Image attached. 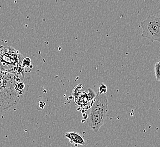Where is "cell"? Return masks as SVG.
Instances as JSON below:
<instances>
[{
  "instance_id": "1",
  "label": "cell",
  "mask_w": 160,
  "mask_h": 147,
  "mask_svg": "<svg viewBox=\"0 0 160 147\" xmlns=\"http://www.w3.org/2000/svg\"><path fill=\"white\" fill-rule=\"evenodd\" d=\"M22 80L17 75L0 70V112L6 111L18 103L22 93L17 85Z\"/></svg>"
},
{
  "instance_id": "2",
  "label": "cell",
  "mask_w": 160,
  "mask_h": 147,
  "mask_svg": "<svg viewBox=\"0 0 160 147\" xmlns=\"http://www.w3.org/2000/svg\"><path fill=\"white\" fill-rule=\"evenodd\" d=\"M108 101L106 94L98 93L92 105L83 113V119L94 132H98L104 124L108 113Z\"/></svg>"
},
{
  "instance_id": "3",
  "label": "cell",
  "mask_w": 160,
  "mask_h": 147,
  "mask_svg": "<svg viewBox=\"0 0 160 147\" xmlns=\"http://www.w3.org/2000/svg\"><path fill=\"white\" fill-rule=\"evenodd\" d=\"M23 56L11 46L0 47V70L14 74L24 78L25 68L22 64Z\"/></svg>"
},
{
  "instance_id": "4",
  "label": "cell",
  "mask_w": 160,
  "mask_h": 147,
  "mask_svg": "<svg viewBox=\"0 0 160 147\" xmlns=\"http://www.w3.org/2000/svg\"><path fill=\"white\" fill-rule=\"evenodd\" d=\"M142 30V36L147 38L152 43L160 41V20L158 17L150 16L140 23Z\"/></svg>"
},
{
  "instance_id": "5",
  "label": "cell",
  "mask_w": 160,
  "mask_h": 147,
  "mask_svg": "<svg viewBox=\"0 0 160 147\" xmlns=\"http://www.w3.org/2000/svg\"><path fill=\"white\" fill-rule=\"evenodd\" d=\"M72 96L74 97L75 104L78 107H85L90 102L89 100L88 93L84 91L81 84L77 85L74 88L72 92Z\"/></svg>"
},
{
  "instance_id": "6",
  "label": "cell",
  "mask_w": 160,
  "mask_h": 147,
  "mask_svg": "<svg viewBox=\"0 0 160 147\" xmlns=\"http://www.w3.org/2000/svg\"><path fill=\"white\" fill-rule=\"evenodd\" d=\"M65 137L68 139L71 143L76 145H84L86 144V142L81 135L77 132H67L65 134Z\"/></svg>"
},
{
  "instance_id": "7",
  "label": "cell",
  "mask_w": 160,
  "mask_h": 147,
  "mask_svg": "<svg viewBox=\"0 0 160 147\" xmlns=\"http://www.w3.org/2000/svg\"><path fill=\"white\" fill-rule=\"evenodd\" d=\"M160 62H157L154 65V74L156 80L158 82H160Z\"/></svg>"
},
{
  "instance_id": "8",
  "label": "cell",
  "mask_w": 160,
  "mask_h": 147,
  "mask_svg": "<svg viewBox=\"0 0 160 147\" xmlns=\"http://www.w3.org/2000/svg\"><path fill=\"white\" fill-rule=\"evenodd\" d=\"M87 93H88V98H89L90 102H92L94 98H96V96H97L96 92H94L92 89H91L90 88L88 89Z\"/></svg>"
},
{
  "instance_id": "9",
  "label": "cell",
  "mask_w": 160,
  "mask_h": 147,
  "mask_svg": "<svg viewBox=\"0 0 160 147\" xmlns=\"http://www.w3.org/2000/svg\"><path fill=\"white\" fill-rule=\"evenodd\" d=\"M22 64L24 68H29L31 64V59L28 57L23 58L22 61Z\"/></svg>"
},
{
  "instance_id": "10",
  "label": "cell",
  "mask_w": 160,
  "mask_h": 147,
  "mask_svg": "<svg viewBox=\"0 0 160 147\" xmlns=\"http://www.w3.org/2000/svg\"><path fill=\"white\" fill-rule=\"evenodd\" d=\"M108 91V88H107V86L102 84L99 86L98 93L100 94H106Z\"/></svg>"
}]
</instances>
